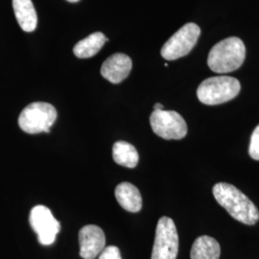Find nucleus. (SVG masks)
I'll return each instance as SVG.
<instances>
[{
  "label": "nucleus",
  "mask_w": 259,
  "mask_h": 259,
  "mask_svg": "<svg viewBox=\"0 0 259 259\" xmlns=\"http://www.w3.org/2000/svg\"><path fill=\"white\" fill-rule=\"evenodd\" d=\"M99 255V259H121L120 250L115 246L106 247Z\"/></svg>",
  "instance_id": "f3484780"
},
{
  "label": "nucleus",
  "mask_w": 259,
  "mask_h": 259,
  "mask_svg": "<svg viewBox=\"0 0 259 259\" xmlns=\"http://www.w3.org/2000/svg\"><path fill=\"white\" fill-rule=\"evenodd\" d=\"M55 108L48 103L35 102L28 105L19 114V125L23 132L35 135L49 133L57 119Z\"/></svg>",
  "instance_id": "20e7f679"
},
{
  "label": "nucleus",
  "mask_w": 259,
  "mask_h": 259,
  "mask_svg": "<svg viewBox=\"0 0 259 259\" xmlns=\"http://www.w3.org/2000/svg\"><path fill=\"white\" fill-rule=\"evenodd\" d=\"M79 243L81 257L83 259H95L105 249V233L98 226H84L79 232Z\"/></svg>",
  "instance_id": "1a4fd4ad"
},
{
  "label": "nucleus",
  "mask_w": 259,
  "mask_h": 259,
  "mask_svg": "<svg viewBox=\"0 0 259 259\" xmlns=\"http://www.w3.org/2000/svg\"><path fill=\"white\" fill-rule=\"evenodd\" d=\"M113 160L121 166L135 168L139 163L137 149L126 141H117L112 147Z\"/></svg>",
  "instance_id": "2eb2a0df"
},
{
  "label": "nucleus",
  "mask_w": 259,
  "mask_h": 259,
  "mask_svg": "<svg viewBox=\"0 0 259 259\" xmlns=\"http://www.w3.org/2000/svg\"><path fill=\"white\" fill-rule=\"evenodd\" d=\"M13 8L19 26L25 32H33L37 24V13L31 0H13Z\"/></svg>",
  "instance_id": "f8f14e48"
},
{
  "label": "nucleus",
  "mask_w": 259,
  "mask_h": 259,
  "mask_svg": "<svg viewBox=\"0 0 259 259\" xmlns=\"http://www.w3.org/2000/svg\"><path fill=\"white\" fill-rule=\"evenodd\" d=\"M66 1L71 2V3H75V2H78V1H80V0H66Z\"/></svg>",
  "instance_id": "6ab92c4d"
},
{
  "label": "nucleus",
  "mask_w": 259,
  "mask_h": 259,
  "mask_svg": "<svg viewBox=\"0 0 259 259\" xmlns=\"http://www.w3.org/2000/svg\"><path fill=\"white\" fill-rule=\"evenodd\" d=\"M107 41H109V39L101 32L93 33L76 44L73 53L80 59L92 58L102 49Z\"/></svg>",
  "instance_id": "4468645a"
},
{
  "label": "nucleus",
  "mask_w": 259,
  "mask_h": 259,
  "mask_svg": "<svg viewBox=\"0 0 259 259\" xmlns=\"http://www.w3.org/2000/svg\"><path fill=\"white\" fill-rule=\"evenodd\" d=\"M115 197L118 204L129 212H139L142 207V198L139 188L130 183H122L117 185Z\"/></svg>",
  "instance_id": "9b49d317"
},
{
  "label": "nucleus",
  "mask_w": 259,
  "mask_h": 259,
  "mask_svg": "<svg viewBox=\"0 0 259 259\" xmlns=\"http://www.w3.org/2000/svg\"><path fill=\"white\" fill-rule=\"evenodd\" d=\"M221 248L212 237L203 235L198 237L192 245L190 252L191 259H219Z\"/></svg>",
  "instance_id": "ddd939ff"
},
{
  "label": "nucleus",
  "mask_w": 259,
  "mask_h": 259,
  "mask_svg": "<svg viewBox=\"0 0 259 259\" xmlns=\"http://www.w3.org/2000/svg\"><path fill=\"white\" fill-rule=\"evenodd\" d=\"M179 251V235L174 221L163 216L157 222L155 243L151 259H176Z\"/></svg>",
  "instance_id": "39448f33"
},
{
  "label": "nucleus",
  "mask_w": 259,
  "mask_h": 259,
  "mask_svg": "<svg viewBox=\"0 0 259 259\" xmlns=\"http://www.w3.org/2000/svg\"><path fill=\"white\" fill-rule=\"evenodd\" d=\"M213 196L232 218L242 224L252 226L259 220L257 207L234 185L219 183L214 185Z\"/></svg>",
  "instance_id": "f257e3e1"
},
{
  "label": "nucleus",
  "mask_w": 259,
  "mask_h": 259,
  "mask_svg": "<svg viewBox=\"0 0 259 259\" xmlns=\"http://www.w3.org/2000/svg\"><path fill=\"white\" fill-rule=\"evenodd\" d=\"M249 154L251 158H253L255 160H259V124L255 127V129L250 137Z\"/></svg>",
  "instance_id": "dca6fc26"
},
{
  "label": "nucleus",
  "mask_w": 259,
  "mask_h": 259,
  "mask_svg": "<svg viewBox=\"0 0 259 259\" xmlns=\"http://www.w3.org/2000/svg\"><path fill=\"white\" fill-rule=\"evenodd\" d=\"M29 222L38 237V242L44 246L52 245L61 230V225L55 219L51 210L45 205H36L32 208Z\"/></svg>",
  "instance_id": "6e6552de"
},
{
  "label": "nucleus",
  "mask_w": 259,
  "mask_h": 259,
  "mask_svg": "<svg viewBox=\"0 0 259 259\" xmlns=\"http://www.w3.org/2000/svg\"><path fill=\"white\" fill-rule=\"evenodd\" d=\"M201 34L200 27L192 23H186L161 48V56L167 61H175L187 55L196 46Z\"/></svg>",
  "instance_id": "423d86ee"
},
{
  "label": "nucleus",
  "mask_w": 259,
  "mask_h": 259,
  "mask_svg": "<svg viewBox=\"0 0 259 259\" xmlns=\"http://www.w3.org/2000/svg\"><path fill=\"white\" fill-rule=\"evenodd\" d=\"M154 133L161 139H183L187 134V125L183 116L174 111H154L150 116Z\"/></svg>",
  "instance_id": "0eeeda50"
},
{
  "label": "nucleus",
  "mask_w": 259,
  "mask_h": 259,
  "mask_svg": "<svg viewBox=\"0 0 259 259\" xmlns=\"http://www.w3.org/2000/svg\"><path fill=\"white\" fill-rule=\"evenodd\" d=\"M246 57V47L239 37H227L211 48L207 65L213 72L229 73L238 69Z\"/></svg>",
  "instance_id": "f03ea898"
},
{
  "label": "nucleus",
  "mask_w": 259,
  "mask_h": 259,
  "mask_svg": "<svg viewBox=\"0 0 259 259\" xmlns=\"http://www.w3.org/2000/svg\"><path fill=\"white\" fill-rule=\"evenodd\" d=\"M154 109H155V111H162L163 110V106L161 104H159V103H156L155 106H154Z\"/></svg>",
  "instance_id": "a211bd4d"
},
{
  "label": "nucleus",
  "mask_w": 259,
  "mask_h": 259,
  "mask_svg": "<svg viewBox=\"0 0 259 259\" xmlns=\"http://www.w3.org/2000/svg\"><path fill=\"white\" fill-rule=\"evenodd\" d=\"M240 82L230 76H216L205 79L197 90L198 99L214 106L231 101L240 93Z\"/></svg>",
  "instance_id": "7ed1b4c3"
},
{
  "label": "nucleus",
  "mask_w": 259,
  "mask_h": 259,
  "mask_svg": "<svg viewBox=\"0 0 259 259\" xmlns=\"http://www.w3.org/2000/svg\"><path fill=\"white\" fill-rule=\"evenodd\" d=\"M132 67L133 63L129 56L115 53L103 63L101 75L111 83H119L129 76Z\"/></svg>",
  "instance_id": "9d476101"
}]
</instances>
